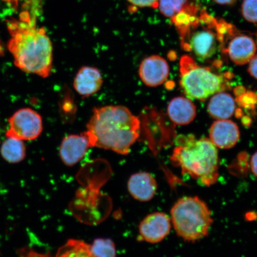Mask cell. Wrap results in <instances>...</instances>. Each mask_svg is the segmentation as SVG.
<instances>
[{"mask_svg":"<svg viewBox=\"0 0 257 257\" xmlns=\"http://www.w3.org/2000/svg\"><path fill=\"white\" fill-rule=\"evenodd\" d=\"M91 251L95 257H115L116 249L111 239L98 238L91 245Z\"/></svg>","mask_w":257,"mask_h":257,"instance_id":"cell-19","label":"cell"},{"mask_svg":"<svg viewBox=\"0 0 257 257\" xmlns=\"http://www.w3.org/2000/svg\"><path fill=\"white\" fill-rule=\"evenodd\" d=\"M250 162V168H251L253 174L257 177V152L253 154Z\"/></svg>","mask_w":257,"mask_h":257,"instance_id":"cell-26","label":"cell"},{"mask_svg":"<svg viewBox=\"0 0 257 257\" xmlns=\"http://www.w3.org/2000/svg\"><path fill=\"white\" fill-rule=\"evenodd\" d=\"M139 118L123 105L95 108L86 127L94 146L126 155L140 137Z\"/></svg>","mask_w":257,"mask_h":257,"instance_id":"cell-2","label":"cell"},{"mask_svg":"<svg viewBox=\"0 0 257 257\" xmlns=\"http://www.w3.org/2000/svg\"><path fill=\"white\" fill-rule=\"evenodd\" d=\"M230 59L237 65H244L256 54V46L252 38L245 35L234 36L226 49Z\"/></svg>","mask_w":257,"mask_h":257,"instance_id":"cell-14","label":"cell"},{"mask_svg":"<svg viewBox=\"0 0 257 257\" xmlns=\"http://www.w3.org/2000/svg\"><path fill=\"white\" fill-rule=\"evenodd\" d=\"M169 75V64L160 56L148 57L140 64V78L145 85L150 87H156L163 84L168 79Z\"/></svg>","mask_w":257,"mask_h":257,"instance_id":"cell-10","label":"cell"},{"mask_svg":"<svg viewBox=\"0 0 257 257\" xmlns=\"http://www.w3.org/2000/svg\"><path fill=\"white\" fill-rule=\"evenodd\" d=\"M102 83L103 79L97 68L83 66L79 70L74 79L73 87L80 96L88 97L98 92Z\"/></svg>","mask_w":257,"mask_h":257,"instance_id":"cell-12","label":"cell"},{"mask_svg":"<svg viewBox=\"0 0 257 257\" xmlns=\"http://www.w3.org/2000/svg\"><path fill=\"white\" fill-rule=\"evenodd\" d=\"M157 183L154 177L148 172L135 173L127 182L128 192L136 200L142 202L152 200L157 190Z\"/></svg>","mask_w":257,"mask_h":257,"instance_id":"cell-13","label":"cell"},{"mask_svg":"<svg viewBox=\"0 0 257 257\" xmlns=\"http://www.w3.org/2000/svg\"><path fill=\"white\" fill-rule=\"evenodd\" d=\"M188 5V0H159L158 8L166 17L172 18Z\"/></svg>","mask_w":257,"mask_h":257,"instance_id":"cell-20","label":"cell"},{"mask_svg":"<svg viewBox=\"0 0 257 257\" xmlns=\"http://www.w3.org/2000/svg\"><path fill=\"white\" fill-rule=\"evenodd\" d=\"M132 5L140 8H158L159 0H127Z\"/></svg>","mask_w":257,"mask_h":257,"instance_id":"cell-23","label":"cell"},{"mask_svg":"<svg viewBox=\"0 0 257 257\" xmlns=\"http://www.w3.org/2000/svg\"><path fill=\"white\" fill-rule=\"evenodd\" d=\"M7 138L22 141L37 139L43 130V119L40 114L30 108H21L16 111L8 120Z\"/></svg>","mask_w":257,"mask_h":257,"instance_id":"cell-6","label":"cell"},{"mask_svg":"<svg viewBox=\"0 0 257 257\" xmlns=\"http://www.w3.org/2000/svg\"><path fill=\"white\" fill-rule=\"evenodd\" d=\"M94 147L88 131L79 135H69L63 138L60 156L64 165L72 167L83 159L90 148Z\"/></svg>","mask_w":257,"mask_h":257,"instance_id":"cell-8","label":"cell"},{"mask_svg":"<svg viewBox=\"0 0 257 257\" xmlns=\"http://www.w3.org/2000/svg\"><path fill=\"white\" fill-rule=\"evenodd\" d=\"M182 141L173 150V165L181 168L183 175L190 176L201 185L216 184L219 176L217 147L205 138L197 140L190 136Z\"/></svg>","mask_w":257,"mask_h":257,"instance_id":"cell-3","label":"cell"},{"mask_svg":"<svg viewBox=\"0 0 257 257\" xmlns=\"http://www.w3.org/2000/svg\"><path fill=\"white\" fill-rule=\"evenodd\" d=\"M171 217L178 235L188 242L207 236L213 222L210 209L198 197L179 199L172 208Z\"/></svg>","mask_w":257,"mask_h":257,"instance_id":"cell-4","label":"cell"},{"mask_svg":"<svg viewBox=\"0 0 257 257\" xmlns=\"http://www.w3.org/2000/svg\"><path fill=\"white\" fill-rule=\"evenodd\" d=\"M241 13L246 21L257 23V0H243Z\"/></svg>","mask_w":257,"mask_h":257,"instance_id":"cell-22","label":"cell"},{"mask_svg":"<svg viewBox=\"0 0 257 257\" xmlns=\"http://www.w3.org/2000/svg\"><path fill=\"white\" fill-rule=\"evenodd\" d=\"M24 141L14 138H8L3 143L0 153L3 159L10 163H18L26 157V147Z\"/></svg>","mask_w":257,"mask_h":257,"instance_id":"cell-17","label":"cell"},{"mask_svg":"<svg viewBox=\"0 0 257 257\" xmlns=\"http://www.w3.org/2000/svg\"><path fill=\"white\" fill-rule=\"evenodd\" d=\"M206 27L200 30H191L182 43L185 50L191 51L201 62L213 57L223 44L216 30H213L216 26L211 27L206 25Z\"/></svg>","mask_w":257,"mask_h":257,"instance_id":"cell-7","label":"cell"},{"mask_svg":"<svg viewBox=\"0 0 257 257\" xmlns=\"http://www.w3.org/2000/svg\"><path fill=\"white\" fill-rule=\"evenodd\" d=\"M172 228L171 218L162 212H156L148 215L141 221L139 233L147 242H160L169 234Z\"/></svg>","mask_w":257,"mask_h":257,"instance_id":"cell-9","label":"cell"},{"mask_svg":"<svg viewBox=\"0 0 257 257\" xmlns=\"http://www.w3.org/2000/svg\"><path fill=\"white\" fill-rule=\"evenodd\" d=\"M4 1L10 3L11 5L17 6L20 1H24V7L25 11L22 12H26L30 16L31 21L33 23L36 24L37 16L39 15L41 11V0H4Z\"/></svg>","mask_w":257,"mask_h":257,"instance_id":"cell-21","label":"cell"},{"mask_svg":"<svg viewBox=\"0 0 257 257\" xmlns=\"http://www.w3.org/2000/svg\"><path fill=\"white\" fill-rule=\"evenodd\" d=\"M55 257H95L91 245L78 239H69L58 250Z\"/></svg>","mask_w":257,"mask_h":257,"instance_id":"cell-18","label":"cell"},{"mask_svg":"<svg viewBox=\"0 0 257 257\" xmlns=\"http://www.w3.org/2000/svg\"><path fill=\"white\" fill-rule=\"evenodd\" d=\"M239 101L244 107H248L249 104L254 105L255 103H257V96L252 92H249L248 94L246 93L240 96Z\"/></svg>","mask_w":257,"mask_h":257,"instance_id":"cell-24","label":"cell"},{"mask_svg":"<svg viewBox=\"0 0 257 257\" xmlns=\"http://www.w3.org/2000/svg\"><path fill=\"white\" fill-rule=\"evenodd\" d=\"M213 1L220 5L230 6L235 4L237 0H213Z\"/></svg>","mask_w":257,"mask_h":257,"instance_id":"cell-27","label":"cell"},{"mask_svg":"<svg viewBox=\"0 0 257 257\" xmlns=\"http://www.w3.org/2000/svg\"><path fill=\"white\" fill-rule=\"evenodd\" d=\"M248 71L250 75L257 79V54L249 62Z\"/></svg>","mask_w":257,"mask_h":257,"instance_id":"cell-25","label":"cell"},{"mask_svg":"<svg viewBox=\"0 0 257 257\" xmlns=\"http://www.w3.org/2000/svg\"><path fill=\"white\" fill-rule=\"evenodd\" d=\"M168 114L173 123L178 125H186L194 120L197 114V109L190 99L178 96L173 98L169 102Z\"/></svg>","mask_w":257,"mask_h":257,"instance_id":"cell-15","label":"cell"},{"mask_svg":"<svg viewBox=\"0 0 257 257\" xmlns=\"http://www.w3.org/2000/svg\"><path fill=\"white\" fill-rule=\"evenodd\" d=\"M235 108V101L232 95L221 91L212 96L207 110L212 117L218 120H225L232 116Z\"/></svg>","mask_w":257,"mask_h":257,"instance_id":"cell-16","label":"cell"},{"mask_svg":"<svg viewBox=\"0 0 257 257\" xmlns=\"http://www.w3.org/2000/svg\"><path fill=\"white\" fill-rule=\"evenodd\" d=\"M210 140L221 149H229L238 142L240 131L234 122L229 120H218L211 125Z\"/></svg>","mask_w":257,"mask_h":257,"instance_id":"cell-11","label":"cell"},{"mask_svg":"<svg viewBox=\"0 0 257 257\" xmlns=\"http://www.w3.org/2000/svg\"><path fill=\"white\" fill-rule=\"evenodd\" d=\"M180 67V85L189 99L204 101L226 87L223 76L214 73L208 67L198 66L190 56H183Z\"/></svg>","mask_w":257,"mask_h":257,"instance_id":"cell-5","label":"cell"},{"mask_svg":"<svg viewBox=\"0 0 257 257\" xmlns=\"http://www.w3.org/2000/svg\"><path fill=\"white\" fill-rule=\"evenodd\" d=\"M8 28L11 38L8 49L15 66L26 73L45 78L53 67V46L44 28L27 19H11Z\"/></svg>","mask_w":257,"mask_h":257,"instance_id":"cell-1","label":"cell"}]
</instances>
